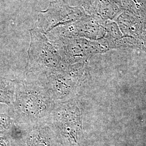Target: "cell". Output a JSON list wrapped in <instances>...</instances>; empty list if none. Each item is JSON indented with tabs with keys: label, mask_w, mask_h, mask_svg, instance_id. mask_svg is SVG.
I'll list each match as a JSON object with an SVG mask.
<instances>
[{
	"label": "cell",
	"mask_w": 146,
	"mask_h": 146,
	"mask_svg": "<svg viewBox=\"0 0 146 146\" xmlns=\"http://www.w3.org/2000/svg\"><path fill=\"white\" fill-rule=\"evenodd\" d=\"M15 81L14 100L9 113L14 122L27 128L48 123L56 104L44 84L29 75Z\"/></svg>",
	"instance_id": "cell-1"
},
{
	"label": "cell",
	"mask_w": 146,
	"mask_h": 146,
	"mask_svg": "<svg viewBox=\"0 0 146 146\" xmlns=\"http://www.w3.org/2000/svg\"><path fill=\"white\" fill-rule=\"evenodd\" d=\"M26 75L42 78L67 66L46 35L35 28L30 30Z\"/></svg>",
	"instance_id": "cell-2"
},
{
	"label": "cell",
	"mask_w": 146,
	"mask_h": 146,
	"mask_svg": "<svg viewBox=\"0 0 146 146\" xmlns=\"http://www.w3.org/2000/svg\"><path fill=\"white\" fill-rule=\"evenodd\" d=\"M48 123L62 146H80L82 137L81 114L74 100L56 104Z\"/></svg>",
	"instance_id": "cell-3"
},
{
	"label": "cell",
	"mask_w": 146,
	"mask_h": 146,
	"mask_svg": "<svg viewBox=\"0 0 146 146\" xmlns=\"http://www.w3.org/2000/svg\"><path fill=\"white\" fill-rule=\"evenodd\" d=\"M84 75V64L67 65L40 79L56 104L73 99Z\"/></svg>",
	"instance_id": "cell-4"
},
{
	"label": "cell",
	"mask_w": 146,
	"mask_h": 146,
	"mask_svg": "<svg viewBox=\"0 0 146 146\" xmlns=\"http://www.w3.org/2000/svg\"><path fill=\"white\" fill-rule=\"evenodd\" d=\"M86 16L79 7H70L64 0H55L46 11L39 14L34 28L46 34L60 25L80 20Z\"/></svg>",
	"instance_id": "cell-5"
},
{
	"label": "cell",
	"mask_w": 146,
	"mask_h": 146,
	"mask_svg": "<svg viewBox=\"0 0 146 146\" xmlns=\"http://www.w3.org/2000/svg\"><path fill=\"white\" fill-rule=\"evenodd\" d=\"M103 31V28L100 25L98 19L84 18L80 21L60 25L46 34L49 40L53 41L60 38L79 36L97 37Z\"/></svg>",
	"instance_id": "cell-6"
},
{
	"label": "cell",
	"mask_w": 146,
	"mask_h": 146,
	"mask_svg": "<svg viewBox=\"0 0 146 146\" xmlns=\"http://www.w3.org/2000/svg\"><path fill=\"white\" fill-rule=\"evenodd\" d=\"M52 42L67 65L78 63L97 51L99 47L94 42L76 37L60 38Z\"/></svg>",
	"instance_id": "cell-7"
},
{
	"label": "cell",
	"mask_w": 146,
	"mask_h": 146,
	"mask_svg": "<svg viewBox=\"0 0 146 146\" xmlns=\"http://www.w3.org/2000/svg\"><path fill=\"white\" fill-rule=\"evenodd\" d=\"M13 141L14 146H62L48 122L27 129Z\"/></svg>",
	"instance_id": "cell-8"
},
{
	"label": "cell",
	"mask_w": 146,
	"mask_h": 146,
	"mask_svg": "<svg viewBox=\"0 0 146 146\" xmlns=\"http://www.w3.org/2000/svg\"><path fill=\"white\" fill-rule=\"evenodd\" d=\"M86 10L95 18H107L110 16V3L109 0H83Z\"/></svg>",
	"instance_id": "cell-9"
},
{
	"label": "cell",
	"mask_w": 146,
	"mask_h": 146,
	"mask_svg": "<svg viewBox=\"0 0 146 146\" xmlns=\"http://www.w3.org/2000/svg\"><path fill=\"white\" fill-rule=\"evenodd\" d=\"M15 81L0 76V104L11 107L15 95Z\"/></svg>",
	"instance_id": "cell-10"
},
{
	"label": "cell",
	"mask_w": 146,
	"mask_h": 146,
	"mask_svg": "<svg viewBox=\"0 0 146 146\" xmlns=\"http://www.w3.org/2000/svg\"><path fill=\"white\" fill-rule=\"evenodd\" d=\"M14 123V120L9 114H0V135L6 134Z\"/></svg>",
	"instance_id": "cell-11"
},
{
	"label": "cell",
	"mask_w": 146,
	"mask_h": 146,
	"mask_svg": "<svg viewBox=\"0 0 146 146\" xmlns=\"http://www.w3.org/2000/svg\"><path fill=\"white\" fill-rule=\"evenodd\" d=\"M0 146H14V141L6 133L0 135Z\"/></svg>",
	"instance_id": "cell-12"
}]
</instances>
